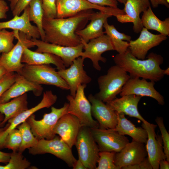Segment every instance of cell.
Wrapping results in <instances>:
<instances>
[{"label":"cell","instance_id":"obj_38","mask_svg":"<svg viewBox=\"0 0 169 169\" xmlns=\"http://www.w3.org/2000/svg\"><path fill=\"white\" fill-rule=\"evenodd\" d=\"M155 121L161 132L163 147L164 153L166 156V160L169 161V134L164 125L162 117L157 116Z\"/></svg>","mask_w":169,"mask_h":169},{"label":"cell","instance_id":"obj_43","mask_svg":"<svg viewBox=\"0 0 169 169\" xmlns=\"http://www.w3.org/2000/svg\"><path fill=\"white\" fill-rule=\"evenodd\" d=\"M94 4L101 6H107L114 8H117L118 2L116 0H86Z\"/></svg>","mask_w":169,"mask_h":169},{"label":"cell","instance_id":"obj_21","mask_svg":"<svg viewBox=\"0 0 169 169\" xmlns=\"http://www.w3.org/2000/svg\"><path fill=\"white\" fill-rule=\"evenodd\" d=\"M88 99L91 104L92 115L98 122L99 128L114 129L118 122L116 112L92 94L89 95Z\"/></svg>","mask_w":169,"mask_h":169},{"label":"cell","instance_id":"obj_46","mask_svg":"<svg viewBox=\"0 0 169 169\" xmlns=\"http://www.w3.org/2000/svg\"><path fill=\"white\" fill-rule=\"evenodd\" d=\"M11 153L0 151V163H7L9 161Z\"/></svg>","mask_w":169,"mask_h":169},{"label":"cell","instance_id":"obj_40","mask_svg":"<svg viewBox=\"0 0 169 169\" xmlns=\"http://www.w3.org/2000/svg\"><path fill=\"white\" fill-rule=\"evenodd\" d=\"M16 77V73L8 72L0 80V97L13 84Z\"/></svg>","mask_w":169,"mask_h":169},{"label":"cell","instance_id":"obj_47","mask_svg":"<svg viewBox=\"0 0 169 169\" xmlns=\"http://www.w3.org/2000/svg\"><path fill=\"white\" fill-rule=\"evenodd\" d=\"M159 166L160 169H169V161L166 159L162 160L160 161Z\"/></svg>","mask_w":169,"mask_h":169},{"label":"cell","instance_id":"obj_50","mask_svg":"<svg viewBox=\"0 0 169 169\" xmlns=\"http://www.w3.org/2000/svg\"><path fill=\"white\" fill-rule=\"evenodd\" d=\"M10 3V7L12 11L14 8L18 0H8Z\"/></svg>","mask_w":169,"mask_h":169},{"label":"cell","instance_id":"obj_3","mask_svg":"<svg viewBox=\"0 0 169 169\" xmlns=\"http://www.w3.org/2000/svg\"><path fill=\"white\" fill-rule=\"evenodd\" d=\"M130 78L127 72L121 67L116 64L110 67L106 74L98 78L99 91L94 96L104 103L113 100Z\"/></svg>","mask_w":169,"mask_h":169},{"label":"cell","instance_id":"obj_9","mask_svg":"<svg viewBox=\"0 0 169 169\" xmlns=\"http://www.w3.org/2000/svg\"><path fill=\"white\" fill-rule=\"evenodd\" d=\"M28 149L29 153L33 155L52 154L64 161L70 167H72L77 160L73 154L72 149L60 136L56 135L51 139L39 140L35 146Z\"/></svg>","mask_w":169,"mask_h":169},{"label":"cell","instance_id":"obj_4","mask_svg":"<svg viewBox=\"0 0 169 169\" xmlns=\"http://www.w3.org/2000/svg\"><path fill=\"white\" fill-rule=\"evenodd\" d=\"M20 74L27 79L39 85H53L63 90H69L66 82L50 64H24Z\"/></svg>","mask_w":169,"mask_h":169},{"label":"cell","instance_id":"obj_51","mask_svg":"<svg viewBox=\"0 0 169 169\" xmlns=\"http://www.w3.org/2000/svg\"><path fill=\"white\" fill-rule=\"evenodd\" d=\"M4 115L0 112V128H1V124L4 119Z\"/></svg>","mask_w":169,"mask_h":169},{"label":"cell","instance_id":"obj_8","mask_svg":"<svg viewBox=\"0 0 169 169\" xmlns=\"http://www.w3.org/2000/svg\"><path fill=\"white\" fill-rule=\"evenodd\" d=\"M13 30L15 38L18 40V42L9 52L2 54L0 57V66L3 67L8 72L20 74L24 64L22 63L21 59L25 49L33 48L35 46L31 38L22 32Z\"/></svg>","mask_w":169,"mask_h":169},{"label":"cell","instance_id":"obj_29","mask_svg":"<svg viewBox=\"0 0 169 169\" xmlns=\"http://www.w3.org/2000/svg\"><path fill=\"white\" fill-rule=\"evenodd\" d=\"M28 95L27 93L15 98L10 101L0 104V112L4 115L1 124L3 127L8 120L28 110Z\"/></svg>","mask_w":169,"mask_h":169},{"label":"cell","instance_id":"obj_35","mask_svg":"<svg viewBox=\"0 0 169 169\" xmlns=\"http://www.w3.org/2000/svg\"><path fill=\"white\" fill-rule=\"evenodd\" d=\"M22 142L20 132L18 129L10 131L6 136L3 143V148L11 150L13 151H18Z\"/></svg>","mask_w":169,"mask_h":169},{"label":"cell","instance_id":"obj_18","mask_svg":"<svg viewBox=\"0 0 169 169\" xmlns=\"http://www.w3.org/2000/svg\"><path fill=\"white\" fill-rule=\"evenodd\" d=\"M155 84V82H148L143 78H130L122 87L120 95L121 96L128 95L148 96L154 99L159 104L163 105L165 104L164 97L154 88Z\"/></svg>","mask_w":169,"mask_h":169},{"label":"cell","instance_id":"obj_14","mask_svg":"<svg viewBox=\"0 0 169 169\" xmlns=\"http://www.w3.org/2000/svg\"><path fill=\"white\" fill-rule=\"evenodd\" d=\"M84 45V50L82 52L81 57L84 59H90L93 67L98 71H100L101 69L99 61L105 63L107 61L106 58L102 56V54L107 51L114 50L110 38L105 34L90 40Z\"/></svg>","mask_w":169,"mask_h":169},{"label":"cell","instance_id":"obj_2","mask_svg":"<svg viewBox=\"0 0 169 169\" xmlns=\"http://www.w3.org/2000/svg\"><path fill=\"white\" fill-rule=\"evenodd\" d=\"M113 60L116 65L129 74L130 78H141L157 82L164 76V69L160 67L163 58L155 53H150L146 59H141L133 56L128 48L124 53L116 54Z\"/></svg>","mask_w":169,"mask_h":169},{"label":"cell","instance_id":"obj_41","mask_svg":"<svg viewBox=\"0 0 169 169\" xmlns=\"http://www.w3.org/2000/svg\"><path fill=\"white\" fill-rule=\"evenodd\" d=\"M32 0H18L12 11L13 16H19L21 12L28 6Z\"/></svg>","mask_w":169,"mask_h":169},{"label":"cell","instance_id":"obj_6","mask_svg":"<svg viewBox=\"0 0 169 169\" xmlns=\"http://www.w3.org/2000/svg\"><path fill=\"white\" fill-rule=\"evenodd\" d=\"M74 145L78 152V159L87 169H96L100 151L90 128L84 125L81 127Z\"/></svg>","mask_w":169,"mask_h":169},{"label":"cell","instance_id":"obj_15","mask_svg":"<svg viewBox=\"0 0 169 169\" xmlns=\"http://www.w3.org/2000/svg\"><path fill=\"white\" fill-rule=\"evenodd\" d=\"M84 59L81 57L75 59L69 68L58 70L57 72L69 87L70 95L74 96L79 84L90 83L92 78L84 69Z\"/></svg>","mask_w":169,"mask_h":169},{"label":"cell","instance_id":"obj_37","mask_svg":"<svg viewBox=\"0 0 169 169\" xmlns=\"http://www.w3.org/2000/svg\"><path fill=\"white\" fill-rule=\"evenodd\" d=\"M14 38V30L10 32L6 29L0 30V54L7 53L13 49L15 45L13 43Z\"/></svg>","mask_w":169,"mask_h":169},{"label":"cell","instance_id":"obj_48","mask_svg":"<svg viewBox=\"0 0 169 169\" xmlns=\"http://www.w3.org/2000/svg\"><path fill=\"white\" fill-rule=\"evenodd\" d=\"M72 168L73 169H87L79 159L76 161L73 165Z\"/></svg>","mask_w":169,"mask_h":169},{"label":"cell","instance_id":"obj_28","mask_svg":"<svg viewBox=\"0 0 169 169\" xmlns=\"http://www.w3.org/2000/svg\"><path fill=\"white\" fill-rule=\"evenodd\" d=\"M117 114L118 122L114 129L121 135L129 136L132 140L146 144L148 137L146 130L142 127H136L124 114Z\"/></svg>","mask_w":169,"mask_h":169},{"label":"cell","instance_id":"obj_23","mask_svg":"<svg viewBox=\"0 0 169 169\" xmlns=\"http://www.w3.org/2000/svg\"><path fill=\"white\" fill-rule=\"evenodd\" d=\"M112 16L111 14L104 11L93 12L90 18V23L85 28L75 32L80 38L82 43L84 44L90 40L104 34L103 28L104 23Z\"/></svg>","mask_w":169,"mask_h":169},{"label":"cell","instance_id":"obj_44","mask_svg":"<svg viewBox=\"0 0 169 169\" xmlns=\"http://www.w3.org/2000/svg\"><path fill=\"white\" fill-rule=\"evenodd\" d=\"M9 10L7 3L4 0H0V19L7 18V13Z\"/></svg>","mask_w":169,"mask_h":169},{"label":"cell","instance_id":"obj_27","mask_svg":"<svg viewBox=\"0 0 169 169\" xmlns=\"http://www.w3.org/2000/svg\"><path fill=\"white\" fill-rule=\"evenodd\" d=\"M22 63L28 65L53 64L58 70L65 69L61 58L53 54L34 51L26 48L21 59Z\"/></svg>","mask_w":169,"mask_h":169},{"label":"cell","instance_id":"obj_1","mask_svg":"<svg viewBox=\"0 0 169 169\" xmlns=\"http://www.w3.org/2000/svg\"><path fill=\"white\" fill-rule=\"evenodd\" d=\"M93 12L92 9H89L66 18H44V41L65 46L74 47L80 44L81 39L75 32L83 28Z\"/></svg>","mask_w":169,"mask_h":169},{"label":"cell","instance_id":"obj_25","mask_svg":"<svg viewBox=\"0 0 169 169\" xmlns=\"http://www.w3.org/2000/svg\"><path fill=\"white\" fill-rule=\"evenodd\" d=\"M124 5L123 10L125 14L120 15L121 18H125L123 22H132L134 32L136 33H140L143 27L140 14L151 6L149 0H126Z\"/></svg>","mask_w":169,"mask_h":169},{"label":"cell","instance_id":"obj_39","mask_svg":"<svg viewBox=\"0 0 169 169\" xmlns=\"http://www.w3.org/2000/svg\"><path fill=\"white\" fill-rule=\"evenodd\" d=\"M44 11V18L47 19L56 18V0H42Z\"/></svg>","mask_w":169,"mask_h":169},{"label":"cell","instance_id":"obj_26","mask_svg":"<svg viewBox=\"0 0 169 169\" xmlns=\"http://www.w3.org/2000/svg\"><path fill=\"white\" fill-rule=\"evenodd\" d=\"M29 10L28 6L24 9L21 16L16 15L9 20L0 22V30L9 28L17 30L31 38L39 39L40 38L39 32L37 27L30 23Z\"/></svg>","mask_w":169,"mask_h":169},{"label":"cell","instance_id":"obj_49","mask_svg":"<svg viewBox=\"0 0 169 169\" xmlns=\"http://www.w3.org/2000/svg\"><path fill=\"white\" fill-rule=\"evenodd\" d=\"M8 72L3 67L0 66V80L2 79Z\"/></svg>","mask_w":169,"mask_h":169},{"label":"cell","instance_id":"obj_52","mask_svg":"<svg viewBox=\"0 0 169 169\" xmlns=\"http://www.w3.org/2000/svg\"><path fill=\"white\" fill-rule=\"evenodd\" d=\"M163 73L164 75H169V68L168 67L167 69H164Z\"/></svg>","mask_w":169,"mask_h":169},{"label":"cell","instance_id":"obj_7","mask_svg":"<svg viewBox=\"0 0 169 169\" xmlns=\"http://www.w3.org/2000/svg\"><path fill=\"white\" fill-rule=\"evenodd\" d=\"M86 86L85 84H79L74 96L70 95L66 96L69 102L68 113L77 117L84 126L90 128H99L98 122L92 117L90 103L85 94Z\"/></svg>","mask_w":169,"mask_h":169},{"label":"cell","instance_id":"obj_30","mask_svg":"<svg viewBox=\"0 0 169 169\" xmlns=\"http://www.w3.org/2000/svg\"><path fill=\"white\" fill-rule=\"evenodd\" d=\"M141 20L143 27L147 30H156L166 36H169V18L160 20L153 13L151 6L143 13Z\"/></svg>","mask_w":169,"mask_h":169},{"label":"cell","instance_id":"obj_54","mask_svg":"<svg viewBox=\"0 0 169 169\" xmlns=\"http://www.w3.org/2000/svg\"><path fill=\"white\" fill-rule=\"evenodd\" d=\"M0 56H1V55H0Z\"/></svg>","mask_w":169,"mask_h":169},{"label":"cell","instance_id":"obj_32","mask_svg":"<svg viewBox=\"0 0 169 169\" xmlns=\"http://www.w3.org/2000/svg\"><path fill=\"white\" fill-rule=\"evenodd\" d=\"M29 6V20L36 24L40 33L41 40L44 41L45 34L43 27L44 11L42 6V1L32 0Z\"/></svg>","mask_w":169,"mask_h":169},{"label":"cell","instance_id":"obj_34","mask_svg":"<svg viewBox=\"0 0 169 169\" xmlns=\"http://www.w3.org/2000/svg\"><path fill=\"white\" fill-rule=\"evenodd\" d=\"M30 162L24 158L22 153L19 151L11 153L9 161L5 166L0 165V169H26L29 168Z\"/></svg>","mask_w":169,"mask_h":169},{"label":"cell","instance_id":"obj_42","mask_svg":"<svg viewBox=\"0 0 169 169\" xmlns=\"http://www.w3.org/2000/svg\"><path fill=\"white\" fill-rule=\"evenodd\" d=\"M122 169H152L153 168L148 157H146L139 163L125 166L123 167Z\"/></svg>","mask_w":169,"mask_h":169},{"label":"cell","instance_id":"obj_11","mask_svg":"<svg viewBox=\"0 0 169 169\" xmlns=\"http://www.w3.org/2000/svg\"><path fill=\"white\" fill-rule=\"evenodd\" d=\"M92 135L100 151L117 153L120 151L129 142L128 138L113 129L90 128Z\"/></svg>","mask_w":169,"mask_h":169},{"label":"cell","instance_id":"obj_53","mask_svg":"<svg viewBox=\"0 0 169 169\" xmlns=\"http://www.w3.org/2000/svg\"><path fill=\"white\" fill-rule=\"evenodd\" d=\"M117 1L119 2V3L125 4V3L126 0H116Z\"/></svg>","mask_w":169,"mask_h":169},{"label":"cell","instance_id":"obj_31","mask_svg":"<svg viewBox=\"0 0 169 169\" xmlns=\"http://www.w3.org/2000/svg\"><path fill=\"white\" fill-rule=\"evenodd\" d=\"M103 28L105 29V33L110 39L114 50L119 54L125 53L128 48L131 36L119 32L113 25L109 24L107 20L104 23Z\"/></svg>","mask_w":169,"mask_h":169},{"label":"cell","instance_id":"obj_24","mask_svg":"<svg viewBox=\"0 0 169 169\" xmlns=\"http://www.w3.org/2000/svg\"><path fill=\"white\" fill-rule=\"evenodd\" d=\"M141 97L134 95H126L116 98L106 104L117 113H123L144 122L146 120L139 113L138 108Z\"/></svg>","mask_w":169,"mask_h":169},{"label":"cell","instance_id":"obj_13","mask_svg":"<svg viewBox=\"0 0 169 169\" xmlns=\"http://www.w3.org/2000/svg\"><path fill=\"white\" fill-rule=\"evenodd\" d=\"M57 18L74 16L81 12L96 9L109 13L113 15L116 13L115 8L94 4L86 0H56Z\"/></svg>","mask_w":169,"mask_h":169},{"label":"cell","instance_id":"obj_33","mask_svg":"<svg viewBox=\"0 0 169 169\" xmlns=\"http://www.w3.org/2000/svg\"><path fill=\"white\" fill-rule=\"evenodd\" d=\"M16 128L19 130L22 138L21 143L18 151L23 153L26 149L34 147L37 144L38 140L33 134L27 120Z\"/></svg>","mask_w":169,"mask_h":169},{"label":"cell","instance_id":"obj_10","mask_svg":"<svg viewBox=\"0 0 169 169\" xmlns=\"http://www.w3.org/2000/svg\"><path fill=\"white\" fill-rule=\"evenodd\" d=\"M57 100V95L54 94L51 90L45 91L43 93L41 100L38 105L8 120V123L5 127L0 128V149L3 148L4 140L10 131L26 121L30 116L37 111L44 108L51 107L55 103Z\"/></svg>","mask_w":169,"mask_h":169},{"label":"cell","instance_id":"obj_19","mask_svg":"<svg viewBox=\"0 0 169 169\" xmlns=\"http://www.w3.org/2000/svg\"><path fill=\"white\" fill-rule=\"evenodd\" d=\"M147 156L144 143L133 140L115 153L114 162L119 169L142 161Z\"/></svg>","mask_w":169,"mask_h":169},{"label":"cell","instance_id":"obj_22","mask_svg":"<svg viewBox=\"0 0 169 169\" xmlns=\"http://www.w3.org/2000/svg\"><path fill=\"white\" fill-rule=\"evenodd\" d=\"M43 89L41 85L33 83L16 73L14 82L0 97V104L7 102L29 91H32L36 96H39Z\"/></svg>","mask_w":169,"mask_h":169},{"label":"cell","instance_id":"obj_12","mask_svg":"<svg viewBox=\"0 0 169 169\" xmlns=\"http://www.w3.org/2000/svg\"><path fill=\"white\" fill-rule=\"evenodd\" d=\"M35 46V51L46 52L60 57L66 67H69L76 58L81 57L84 45L82 43L74 47L65 46L45 42L38 39L32 38Z\"/></svg>","mask_w":169,"mask_h":169},{"label":"cell","instance_id":"obj_45","mask_svg":"<svg viewBox=\"0 0 169 169\" xmlns=\"http://www.w3.org/2000/svg\"><path fill=\"white\" fill-rule=\"evenodd\" d=\"M153 8H156L159 5H161L165 6L167 8L169 7V4L166 0H149Z\"/></svg>","mask_w":169,"mask_h":169},{"label":"cell","instance_id":"obj_5","mask_svg":"<svg viewBox=\"0 0 169 169\" xmlns=\"http://www.w3.org/2000/svg\"><path fill=\"white\" fill-rule=\"evenodd\" d=\"M68 106L69 103L65 102L60 108L51 106V112L45 113L43 118L40 120H35L34 114L30 116L26 120L34 136L38 140H50L54 138L56 136L54 132L55 125L60 118L68 113Z\"/></svg>","mask_w":169,"mask_h":169},{"label":"cell","instance_id":"obj_36","mask_svg":"<svg viewBox=\"0 0 169 169\" xmlns=\"http://www.w3.org/2000/svg\"><path fill=\"white\" fill-rule=\"evenodd\" d=\"M115 154L114 152L100 151L96 169H119L114 162Z\"/></svg>","mask_w":169,"mask_h":169},{"label":"cell","instance_id":"obj_16","mask_svg":"<svg viewBox=\"0 0 169 169\" xmlns=\"http://www.w3.org/2000/svg\"><path fill=\"white\" fill-rule=\"evenodd\" d=\"M139 37L129 42L128 49L131 53L138 59H144L148 51L166 40V36L161 34H154L143 27Z\"/></svg>","mask_w":169,"mask_h":169},{"label":"cell","instance_id":"obj_17","mask_svg":"<svg viewBox=\"0 0 169 169\" xmlns=\"http://www.w3.org/2000/svg\"><path fill=\"white\" fill-rule=\"evenodd\" d=\"M141 126L146 130L148 135L145 146L147 157L153 169H158L160 161L166 159V156L164 152L161 135L156 134L155 132L157 125L146 120L142 122Z\"/></svg>","mask_w":169,"mask_h":169},{"label":"cell","instance_id":"obj_20","mask_svg":"<svg viewBox=\"0 0 169 169\" xmlns=\"http://www.w3.org/2000/svg\"><path fill=\"white\" fill-rule=\"evenodd\" d=\"M83 125L77 117L67 113L58 120L54 132L55 135H58L72 149L74 145L79 130Z\"/></svg>","mask_w":169,"mask_h":169}]
</instances>
